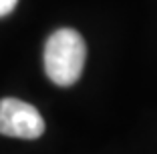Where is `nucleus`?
<instances>
[{"label":"nucleus","instance_id":"1","mask_svg":"<svg viewBox=\"0 0 157 154\" xmlns=\"http://www.w3.org/2000/svg\"><path fill=\"white\" fill-rule=\"evenodd\" d=\"M87 60L85 38L73 28L52 32L44 44V72L56 86H73Z\"/></svg>","mask_w":157,"mask_h":154},{"label":"nucleus","instance_id":"2","mask_svg":"<svg viewBox=\"0 0 157 154\" xmlns=\"http://www.w3.org/2000/svg\"><path fill=\"white\" fill-rule=\"evenodd\" d=\"M44 132V120L33 104L18 98L0 100V134L34 140Z\"/></svg>","mask_w":157,"mask_h":154},{"label":"nucleus","instance_id":"3","mask_svg":"<svg viewBox=\"0 0 157 154\" xmlns=\"http://www.w3.org/2000/svg\"><path fill=\"white\" fill-rule=\"evenodd\" d=\"M16 4H18V0H0V18L12 12L16 8Z\"/></svg>","mask_w":157,"mask_h":154}]
</instances>
